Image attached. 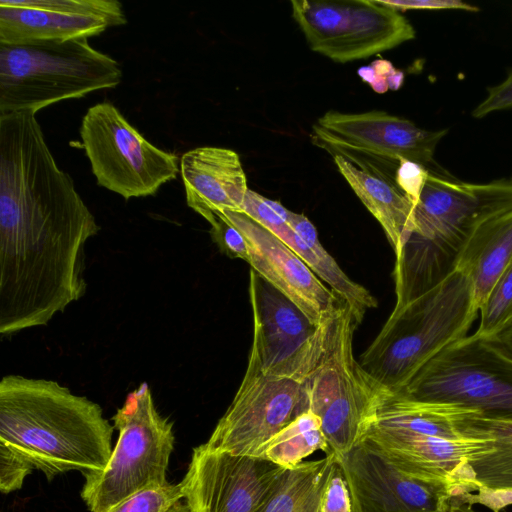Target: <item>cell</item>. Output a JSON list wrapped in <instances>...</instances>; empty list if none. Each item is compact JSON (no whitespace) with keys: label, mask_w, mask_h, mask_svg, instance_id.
Returning a JSON list of instances; mask_svg holds the SVG:
<instances>
[{"label":"cell","mask_w":512,"mask_h":512,"mask_svg":"<svg viewBox=\"0 0 512 512\" xmlns=\"http://www.w3.org/2000/svg\"><path fill=\"white\" fill-rule=\"evenodd\" d=\"M119 63L88 38L0 43V115L31 112L117 87Z\"/></svg>","instance_id":"obj_5"},{"label":"cell","mask_w":512,"mask_h":512,"mask_svg":"<svg viewBox=\"0 0 512 512\" xmlns=\"http://www.w3.org/2000/svg\"><path fill=\"white\" fill-rule=\"evenodd\" d=\"M478 312L468 278L454 269L437 285L396 304L358 361L380 386L399 393L427 363L467 336Z\"/></svg>","instance_id":"obj_3"},{"label":"cell","mask_w":512,"mask_h":512,"mask_svg":"<svg viewBox=\"0 0 512 512\" xmlns=\"http://www.w3.org/2000/svg\"><path fill=\"white\" fill-rule=\"evenodd\" d=\"M249 298L253 315L250 352L261 368L267 372L303 374L311 357L317 327L251 268Z\"/></svg>","instance_id":"obj_17"},{"label":"cell","mask_w":512,"mask_h":512,"mask_svg":"<svg viewBox=\"0 0 512 512\" xmlns=\"http://www.w3.org/2000/svg\"><path fill=\"white\" fill-rule=\"evenodd\" d=\"M480 324L474 333L489 338L512 321V261L481 305Z\"/></svg>","instance_id":"obj_26"},{"label":"cell","mask_w":512,"mask_h":512,"mask_svg":"<svg viewBox=\"0 0 512 512\" xmlns=\"http://www.w3.org/2000/svg\"><path fill=\"white\" fill-rule=\"evenodd\" d=\"M512 108V70L500 84L487 89L486 98L472 111L474 118L481 119L488 114Z\"/></svg>","instance_id":"obj_33"},{"label":"cell","mask_w":512,"mask_h":512,"mask_svg":"<svg viewBox=\"0 0 512 512\" xmlns=\"http://www.w3.org/2000/svg\"><path fill=\"white\" fill-rule=\"evenodd\" d=\"M320 512H354L345 476L337 462L324 485Z\"/></svg>","instance_id":"obj_30"},{"label":"cell","mask_w":512,"mask_h":512,"mask_svg":"<svg viewBox=\"0 0 512 512\" xmlns=\"http://www.w3.org/2000/svg\"><path fill=\"white\" fill-rule=\"evenodd\" d=\"M512 208V179L488 183L463 182L438 166L429 168L414 207L413 231L396 257L397 304L407 302L440 283L485 218Z\"/></svg>","instance_id":"obj_2"},{"label":"cell","mask_w":512,"mask_h":512,"mask_svg":"<svg viewBox=\"0 0 512 512\" xmlns=\"http://www.w3.org/2000/svg\"><path fill=\"white\" fill-rule=\"evenodd\" d=\"M458 429L463 437L486 439L491 444L489 451L468 463L474 491H512V420L488 418L469 411L458 420Z\"/></svg>","instance_id":"obj_22"},{"label":"cell","mask_w":512,"mask_h":512,"mask_svg":"<svg viewBox=\"0 0 512 512\" xmlns=\"http://www.w3.org/2000/svg\"><path fill=\"white\" fill-rule=\"evenodd\" d=\"M448 129L430 131L385 111H328L312 126L314 145L347 160L361 156L398 166L401 159L427 168L434 165L437 144Z\"/></svg>","instance_id":"obj_11"},{"label":"cell","mask_w":512,"mask_h":512,"mask_svg":"<svg viewBox=\"0 0 512 512\" xmlns=\"http://www.w3.org/2000/svg\"><path fill=\"white\" fill-rule=\"evenodd\" d=\"M365 440L404 475L443 489L452 499L474 491L468 463L491 449L486 439H449L374 428Z\"/></svg>","instance_id":"obj_14"},{"label":"cell","mask_w":512,"mask_h":512,"mask_svg":"<svg viewBox=\"0 0 512 512\" xmlns=\"http://www.w3.org/2000/svg\"><path fill=\"white\" fill-rule=\"evenodd\" d=\"M336 462L334 455H326L287 469L260 512H320L322 491Z\"/></svg>","instance_id":"obj_24"},{"label":"cell","mask_w":512,"mask_h":512,"mask_svg":"<svg viewBox=\"0 0 512 512\" xmlns=\"http://www.w3.org/2000/svg\"><path fill=\"white\" fill-rule=\"evenodd\" d=\"M354 512H445L451 495L398 470L364 440L338 462Z\"/></svg>","instance_id":"obj_16"},{"label":"cell","mask_w":512,"mask_h":512,"mask_svg":"<svg viewBox=\"0 0 512 512\" xmlns=\"http://www.w3.org/2000/svg\"><path fill=\"white\" fill-rule=\"evenodd\" d=\"M457 504H479L487 507L493 512H500L502 509L512 505V491H491L477 489L474 492L461 495L452 499Z\"/></svg>","instance_id":"obj_34"},{"label":"cell","mask_w":512,"mask_h":512,"mask_svg":"<svg viewBox=\"0 0 512 512\" xmlns=\"http://www.w3.org/2000/svg\"><path fill=\"white\" fill-rule=\"evenodd\" d=\"M117 0H1L0 43L66 41L126 24Z\"/></svg>","instance_id":"obj_13"},{"label":"cell","mask_w":512,"mask_h":512,"mask_svg":"<svg viewBox=\"0 0 512 512\" xmlns=\"http://www.w3.org/2000/svg\"><path fill=\"white\" fill-rule=\"evenodd\" d=\"M341 303L315 332L314 352L303 376L306 408L321 420L337 462L362 443L391 392L380 386L353 353L357 327Z\"/></svg>","instance_id":"obj_4"},{"label":"cell","mask_w":512,"mask_h":512,"mask_svg":"<svg viewBox=\"0 0 512 512\" xmlns=\"http://www.w3.org/2000/svg\"><path fill=\"white\" fill-rule=\"evenodd\" d=\"M512 261V208L482 220L463 245L455 269L469 280L478 309Z\"/></svg>","instance_id":"obj_19"},{"label":"cell","mask_w":512,"mask_h":512,"mask_svg":"<svg viewBox=\"0 0 512 512\" xmlns=\"http://www.w3.org/2000/svg\"><path fill=\"white\" fill-rule=\"evenodd\" d=\"M32 471L27 464L0 448V490L2 493L8 494L19 490L26 476Z\"/></svg>","instance_id":"obj_32"},{"label":"cell","mask_w":512,"mask_h":512,"mask_svg":"<svg viewBox=\"0 0 512 512\" xmlns=\"http://www.w3.org/2000/svg\"><path fill=\"white\" fill-rule=\"evenodd\" d=\"M184 499L182 482L142 490L108 512H191Z\"/></svg>","instance_id":"obj_27"},{"label":"cell","mask_w":512,"mask_h":512,"mask_svg":"<svg viewBox=\"0 0 512 512\" xmlns=\"http://www.w3.org/2000/svg\"><path fill=\"white\" fill-rule=\"evenodd\" d=\"M113 431L98 403L58 381L17 374L1 379L0 448L48 481L73 470L104 469Z\"/></svg>","instance_id":"obj_1"},{"label":"cell","mask_w":512,"mask_h":512,"mask_svg":"<svg viewBox=\"0 0 512 512\" xmlns=\"http://www.w3.org/2000/svg\"><path fill=\"white\" fill-rule=\"evenodd\" d=\"M289 211L278 201L268 199L253 190L247 191L242 210L278 238L289 227Z\"/></svg>","instance_id":"obj_28"},{"label":"cell","mask_w":512,"mask_h":512,"mask_svg":"<svg viewBox=\"0 0 512 512\" xmlns=\"http://www.w3.org/2000/svg\"><path fill=\"white\" fill-rule=\"evenodd\" d=\"M180 174L188 206L207 222L216 213L242 212L249 189L235 151L211 146L189 150L180 158Z\"/></svg>","instance_id":"obj_18"},{"label":"cell","mask_w":512,"mask_h":512,"mask_svg":"<svg viewBox=\"0 0 512 512\" xmlns=\"http://www.w3.org/2000/svg\"><path fill=\"white\" fill-rule=\"evenodd\" d=\"M289 232L281 240L290 247L315 275L345 304L355 322L362 323L365 315L378 305L377 299L364 286L356 283L341 269L321 244L317 229L303 214L289 211Z\"/></svg>","instance_id":"obj_21"},{"label":"cell","mask_w":512,"mask_h":512,"mask_svg":"<svg viewBox=\"0 0 512 512\" xmlns=\"http://www.w3.org/2000/svg\"><path fill=\"white\" fill-rule=\"evenodd\" d=\"M317 451L330 453L320 418L307 410L269 439L261 447L258 458L292 469Z\"/></svg>","instance_id":"obj_25"},{"label":"cell","mask_w":512,"mask_h":512,"mask_svg":"<svg viewBox=\"0 0 512 512\" xmlns=\"http://www.w3.org/2000/svg\"><path fill=\"white\" fill-rule=\"evenodd\" d=\"M287 469L258 457L193 449L182 479L191 512H260Z\"/></svg>","instance_id":"obj_12"},{"label":"cell","mask_w":512,"mask_h":512,"mask_svg":"<svg viewBox=\"0 0 512 512\" xmlns=\"http://www.w3.org/2000/svg\"><path fill=\"white\" fill-rule=\"evenodd\" d=\"M210 235L220 251L230 258H238L248 263L247 242L242 233L220 214H214L208 222Z\"/></svg>","instance_id":"obj_29"},{"label":"cell","mask_w":512,"mask_h":512,"mask_svg":"<svg viewBox=\"0 0 512 512\" xmlns=\"http://www.w3.org/2000/svg\"><path fill=\"white\" fill-rule=\"evenodd\" d=\"M445 512H476L469 504H457L450 502L448 509Z\"/></svg>","instance_id":"obj_38"},{"label":"cell","mask_w":512,"mask_h":512,"mask_svg":"<svg viewBox=\"0 0 512 512\" xmlns=\"http://www.w3.org/2000/svg\"><path fill=\"white\" fill-rule=\"evenodd\" d=\"M80 136L97 184L126 200L154 195L180 172L178 156L147 141L110 102L87 110Z\"/></svg>","instance_id":"obj_8"},{"label":"cell","mask_w":512,"mask_h":512,"mask_svg":"<svg viewBox=\"0 0 512 512\" xmlns=\"http://www.w3.org/2000/svg\"><path fill=\"white\" fill-rule=\"evenodd\" d=\"M429 168L406 159L399 161L395 171V184L414 204L425 186Z\"/></svg>","instance_id":"obj_31"},{"label":"cell","mask_w":512,"mask_h":512,"mask_svg":"<svg viewBox=\"0 0 512 512\" xmlns=\"http://www.w3.org/2000/svg\"><path fill=\"white\" fill-rule=\"evenodd\" d=\"M469 411L474 410L390 394L380 407L372 428L458 439L463 438L458 420Z\"/></svg>","instance_id":"obj_23"},{"label":"cell","mask_w":512,"mask_h":512,"mask_svg":"<svg viewBox=\"0 0 512 512\" xmlns=\"http://www.w3.org/2000/svg\"><path fill=\"white\" fill-rule=\"evenodd\" d=\"M358 73L364 81L368 82L372 86V88L381 77L376 90L379 93H383L389 89V86L383 76L391 81L395 89H398L403 82V74L400 71H397L390 62L384 60L375 61L369 67H362L359 69Z\"/></svg>","instance_id":"obj_36"},{"label":"cell","mask_w":512,"mask_h":512,"mask_svg":"<svg viewBox=\"0 0 512 512\" xmlns=\"http://www.w3.org/2000/svg\"><path fill=\"white\" fill-rule=\"evenodd\" d=\"M334 162L356 196L381 225L398 257L414 227V207L392 179L358 168L340 155Z\"/></svg>","instance_id":"obj_20"},{"label":"cell","mask_w":512,"mask_h":512,"mask_svg":"<svg viewBox=\"0 0 512 512\" xmlns=\"http://www.w3.org/2000/svg\"><path fill=\"white\" fill-rule=\"evenodd\" d=\"M485 339L500 352L512 359V321L497 333Z\"/></svg>","instance_id":"obj_37"},{"label":"cell","mask_w":512,"mask_h":512,"mask_svg":"<svg viewBox=\"0 0 512 512\" xmlns=\"http://www.w3.org/2000/svg\"><path fill=\"white\" fill-rule=\"evenodd\" d=\"M392 8L400 10H463L478 12L480 8L460 0H383Z\"/></svg>","instance_id":"obj_35"},{"label":"cell","mask_w":512,"mask_h":512,"mask_svg":"<svg viewBox=\"0 0 512 512\" xmlns=\"http://www.w3.org/2000/svg\"><path fill=\"white\" fill-rule=\"evenodd\" d=\"M291 7L309 48L338 63L391 50L416 35L383 0H293Z\"/></svg>","instance_id":"obj_9"},{"label":"cell","mask_w":512,"mask_h":512,"mask_svg":"<svg viewBox=\"0 0 512 512\" xmlns=\"http://www.w3.org/2000/svg\"><path fill=\"white\" fill-rule=\"evenodd\" d=\"M216 214L244 236L251 269L292 301L315 327L342 303L290 247L245 213Z\"/></svg>","instance_id":"obj_15"},{"label":"cell","mask_w":512,"mask_h":512,"mask_svg":"<svg viewBox=\"0 0 512 512\" xmlns=\"http://www.w3.org/2000/svg\"><path fill=\"white\" fill-rule=\"evenodd\" d=\"M112 421L118 438L108 463L83 475L80 496L90 512H108L142 490L168 483L173 423L158 412L147 383L127 395Z\"/></svg>","instance_id":"obj_6"},{"label":"cell","mask_w":512,"mask_h":512,"mask_svg":"<svg viewBox=\"0 0 512 512\" xmlns=\"http://www.w3.org/2000/svg\"><path fill=\"white\" fill-rule=\"evenodd\" d=\"M512 420V359L475 334L448 346L396 393Z\"/></svg>","instance_id":"obj_7"},{"label":"cell","mask_w":512,"mask_h":512,"mask_svg":"<svg viewBox=\"0 0 512 512\" xmlns=\"http://www.w3.org/2000/svg\"><path fill=\"white\" fill-rule=\"evenodd\" d=\"M304 411L303 375L264 371L250 352L232 402L203 444L213 451L258 457L261 447Z\"/></svg>","instance_id":"obj_10"}]
</instances>
